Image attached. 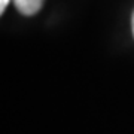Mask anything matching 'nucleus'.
Here are the masks:
<instances>
[{"label":"nucleus","mask_w":134,"mask_h":134,"mask_svg":"<svg viewBox=\"0 0 134 134\" xmlns=\"http://www.w3.org/2000/svg\"><path fill=\"white\" fill-rule=\"evenodd\" d=\"M15 8L25 16L37 14L43 6V0H14Z\"/></svg>","instance_id":"nucleus-1"},{"label":"nucleus","mask_w":134,"mask_h":134,"mask_svg":"<svg viewBox=\"0 0 134 134\" xmlns=\"http://www.w3.org/2000/svg\"><path fill=\"white\" fill-rule=\"evenodd\" d=\"M9 2L10 0H0V14H3L6 9V6L9 5Z\"/></svg>","instance_id":"nucleus-2"},{"label":"nucleus","mask_w":134,"mask_h":134,"mask_svg":"<svg viewBox=\"0 0 134 134\" xmlns=\"http://www.w3.org/2000/svg\"><path fill=\"white\" fill-rule=\"evenodd\" d=\"M131 30H133V36H134V10H133V16H131Z\"/></svg>","instance_id":"nucleus-3"}]
</instances>
